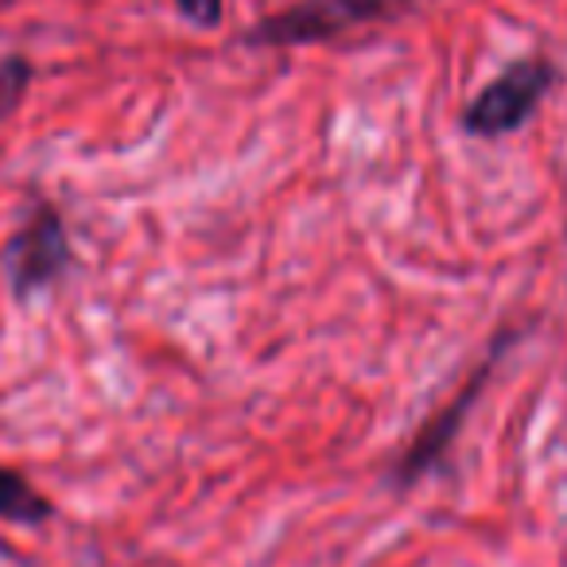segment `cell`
Wrapping results in <instances>:
<instances>
[{"mask_svg": "<svg viewBox=\"0 0 567 567\" xmlns=\"http://www.w3.org/2000/svg\"><path fill=\"white\" fill-rule=\"evenodd\" d=\"M55 502L43 489H35L20 471L0 463V520L20 528H43L55 520Z\"/></svg>", "mask_w": 567, "mask_h": 567, "instance_id": "5", "label": "cell"}, {"mask_svg": "<svg viewBox=\"0 0 567 567\" xmlns=\"http://www.w3.org/2000/svg\"><path fill=\"white\" fill-rule=\"evenodd\" d=\"M35 66L24 55H4L0 59V121H9L12 113L24 105L28 90H32Z\"/></svg>", "mask_w": 567, "mask_h": 567, "instance_id": "6", "label": "cell"}, {"mask_svg": "<svg viewBox=\"0 0 567 567\" xmlns=\"http://www.w3.org/2000/svg\"><path fill=\"white\" fill-rule=\"evenodd\" d=\"M404 0H300L292 9L272 12L241 35L245 48H308L327 43L350 28L373 24L401 9Z\"/></svg>", "mask_w": 567, "mask_h": 567, "instance_id": "3", "label": "cell"}, {"mask_svg": "<svg viewBox=\"0 0 567 567\" xmlns=\"http://www.w3.org/2000/svg\"><path fill=\"white\" fill-rule=\"evenodd\" d=\"M175 9L198 32H214V28H221V17H226L221 0H175Z\"/></svg>", "mask_w": 567, "mask_h": 567, "instance_id": "7", "label": "cell"}, {"mask_svg": "<svg viewBox=\"0 0 567 567\" xmlns=\"http://www.w3.org/2000/svg\"><path fill=\"white\" fill-rule=\"evenodd\" d=\"M517 342V331H505V334H497L494 339V350L486 354V362L478 365V370L466 378V385L458 389L455 396H451L447 404H443L435 416H427V424L420 427L416 435H412V443H409V451H404L401 458H396V466H393V486L396 489H409V486H416L420 478H427V474L435 471V466L447 458V451L455 447V440H458V427L466 424V416H471V409L478 404V396H482V389L489 385V373H494V365L502 362V354L505 350Z\"/></svg>", "mask_w": 567, "mask_h": 567, "instance_id": "4", "label": "cell"}, {"mask_svg": "<svg viewBox=\"0 0 567 567\" xmlns=\"http://www.w3.org/2000/svg\"><path fill=\"white\" fill-rule=\"evenodd\" d=\"M559 82V66L544 55H525L513 59L497 79H489L478 94L466 102L463 125L466 136H478V141H502L513 136L536 117L540 102L551 94V86Z\"/></svg>", "mask_w": 567, "mask_h": 567, "instance_id": "2", "label": "cell"}, {"mask_svg": "<svg viewBox=\"0 0 567 567\" xmlns=\"http://www.w3.org/2000/svg\"><path fill=\"white\" fill-rule=\"evenodd\" d=\"M74 268V245L59 206L35 198L32 210L17 226V234L0 249V276L9 284L12 300L32 303L66 280Z\"/></svg>", "mask_w": 567, "mask_h": 567, "instance_id": "1", "label": "cell"}]
</instances>
